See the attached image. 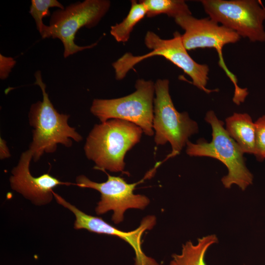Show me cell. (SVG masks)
<instances>
[{
	"label": "cell",
	"mask_w": 265,
	"mask_h": 265,
	"mask_svg": "<svg viewBox=\"0 0 265 265\" xmlns=\"http://www.w3.org/2000/svg\"><path fill=\"white\" fill-rule=\"evenodd\" d=\"M0 79H5L8 76L16 61L12 57H5L0 54Z\"/></svg>",
	"instance_id": "cell-19"
},
{
	"label": "cell",
	"mask_w": 265,
	"mask_h": 265,
	"mask_svg": "<svg viewBox=\"0 0 265 265\" xmlns=\"http://www.w3.org/2000/svg\"><path fill=\"white\" fill-rule=\"evenodd\" d=\"M225 129L244 154L255 155L256 126L255 122L248 114L234 113L226 119Z\"/></svg>",
	"instance_id": "cell-13"
},
{
	"label": "cell",
	"mask_w": 265,
	"mask_h": 265,
	"mask_svg": "<svg viewBox=\"0 0 265 265\" xmlns=\"http://www.w3.org/2000/svg\"><path fill=\"white\" fill-rule=\"evenodd\" d=\"M144 43L151 50L149 53L134 56L127 53L112 63L116 80L124 79L128 72L139 62L158 55L182 69L191 79L192 84L199 89L207 93L212 91L206 88L209 80V66L198 63L192 59L184 46L179 32H174L171 39H163L154 32L148 31L144 38Z\"/></svg>",
	"instance_id": "cell-4"
},
{
	"label": "cell",
	"mask_w": 265,
	"mask_h": 265,
	"mask_svg": "<svg viewBox=\"0 0 265 265\" xmlns=\"http://www.w3.org/2000/svg\"><path fill=\"white\" fill-rule=\"evenodd\" d=\"M11 156L9 148L5 140L0 138V159L3 160Z\"/></svg>",
	"instance_id": "cell-20"
},
{
	"label": "cell",
	"mask_w": 265,
	"mask_h": 265,
	"mask_svg": "<svg viewBox=\"0 0 265 265\" xmlns=\"http://www.w3.org/2000/svg\"><path fill=\"white\" fill-rule=\"evenodd\" d=\"M32 159V152L29 149L22 153L17 165L11 171L10 186L12 189L34 204H47L54 197L53 188L58 186H69L72 184L61 182L49 173L36 177L33 176L29 170Z\"/></svg>",
	"instance_id": "cell-12"
},
{
	"label": "cell",
	"mask_w": 265,
	"mask_h": 265,
	"mask_svg": "<svg viewBox=\"0 0 265 265\" xmlns=\"http://www.w3.org/2000/svg\"><path fill=\"white\" fill-rule=\"evenodd\" d=\"M143 132L139 126L121 119L95 124L86 138L85 155L95 169L123 172L126 154L140 141Z\"/></svg>",
	"instance_id": "cell-1"
},
{
	"label": "cell",
	"mask_w": 265,
	"mask_h": 265,
	"mask_svg": "<svg viewBox=\"0 0 265 265\" xmlns=\"http://www.w3.org/2000/svg\"><path fill=\"white\" fill-rule=\"evenodd\" d=\"M209 17L251 42H265V7L256 0H201Z\"/></svg>",
	"instance_id": "cell-8"
},
{
	"label": "cell",
	"mask_w": 265,
	"mask_h": 265,
	"mask_svg": "<svg viewBox=\"0 0 265 265\" xmlns=\"http://www.w3.org/2000/svg\"><path fill=\"white\" fill-rule=\"evenodd\" d=\"M135 87L133 93L123 97L94 99L90 111L101 123L112 119L125 120L140 127L146 135L153 136L155 83L139 79Z\"/></svg>",
	"instance_id": "cell-6"
},
{
	"label": "cell",
	"mask_w": 265,
	"mask_h": 265,
	"mask_svg": "<svg viewBox=\"0 0 265 265\" xmlns=\"http://www.w3.org/2000/svg\"><path fill=\"white\" fill-rule=\"evenodd\" d=\"M169 86L167 79H158L155 83L153 121L155 142L157 145L168 142L172 148L164 160L179 155L189 137L198 132L197 122L190 118L188 113L179 112L174 106Z\"/></svg>",
	"instance_id": "cell-5"
},
{
	"label": "cell",
	"mask_w": 265,
	"mask_h": 265,
	"mask_svg": "<svg viewBox=\"0 0 265 265\" xmlns=\"http://www.w3.org/2000/svg\"><path fill=\"white\" fill-rule=\"evenodd\" d=\"M147 15V9L141 1L131 0V6L127 16L120 23L112 26L110 34L118 42H127L134 27Z\"/></svg>",
	"instance_id": "cell-15"
},
{
	"label": "cell",
	"mask_w": 265,
	"mask_h": 265,
	"mask_svg": "<svg viewBox=\"0 0 265 265\" xmlns=\"http://www.w3.org/2000/svg\"><path fill=\"white\" fill-rule=\"evenodd\" d=\"M265 159V153L263 156V159Z\"/></svg>",
	"instance_id": "cell-21"
},
{
	"label": "cell",
	"mask_w": 265,
	"mask_h": 265,
	"mask_svg": "<svg viewBox=\"0 0 265 265\" xmlns=\"http://www.w3.org/2000/svg\"><path fill=\"white\" fill-rule=\"evenodd\" d=\"M51 7L63 9L64 6L57 0H31L29 12L35 21L37 30L42 38H48L49 26L44 24L43 19L49 16Z\"/></svg>",
	"instance_id": "cell-17"
},
{
	"label": "cell",
	"mask_w": 265,
	"mask_h": 265,
	"mask_svg": "<svg viewBox=\"0 0 265 265\" xmlns=\"http://www.w3.org/2000/svg\"><path fill=\"white\" fill-rule=\"evenodd\" d=\"M110 6L109 0H85L57 9L51 16L48 38H57L62 42L64 58L93 48L98 42L85 46L77 45L76 34L81 27L89 28L97 26Z\"/></svg>",
	"instance_id": "cell-7"
},
{
	"label": "cell",
	"mask_w": 265,
	"mask_h": 265,
	"mask_svg": "<svg viewBox=\"0 0 265 265\" xmlns=\"http://www.w3.org/2000/svg\"><path fill=\"white\" fill-rule=\"evenodd\" d=\"M175 23L185 32L181 35L184 46L187 51L198 48H214L221 54L223 47L235 43L240 36L235 31L211 18L198 19L186 15L175 19Z\"/></svg>",
	"instance_id": "cell-11"
},
{
	"label": "cell",
	"mask_w": 265,
	"mask_h": 265,
	"mask_svg": "<svg viewBox=\"0 0 265 265\" xmlns=\"http://www.w3.org/2000/svg\"><path fill=\"white\" fill-rule=\"evenodd\" d=\"M205 120L212 129V139L210 142L199 139L196 143L188 141L186 153L191 157H208L215 159L228 169L227 175L221 182L225 188L236 185L244 190L253 183V176L246 166L244 153L235 141L229 135L224 123L212 110L207 112Z\"/></svg>",
	"instance_id": "cell-3"
},
{
	"label": "cell",
	"mask_w": 265,
	"mask_h": 265,
	"mask_svg": "<svg viewBox=\"0 0 265 265\" xmlns=\"http://www.w3.org/2000/svg\"><path fill=\"white\" fill-rule=\"evenodd\" d=\"M107 175V180L103 183L91 181L85 175L76 178V185L81 188H89L98 191L101 199L95 209L98 215L113 211L111 220L116 224L124 219V214L129 209H144L150 203L149 199L145 195L134 194L133 190L141 181L133 184L127 183L120 177Z\"/></svg>",
	"instance_id": "cell-9"
},
{
	"label": "cell",
	"mask_w": 265,
	"mask_h": 265,
	"mask_svg": "<svg viewBox=\"0 0 265 265\" xmlns=\"http://www.w3.org/2000/svg\"><path fill=\"white\" fill-rule=\"evenodd\" d=\"M34 76V84L40 87L43 95L42 101L32 104L28 112L29 123L33 128L32 139L28 149L32 152V159L36 162L44 153L55 152L58 144L70 148L73 141L80 142L82 137L69 125L70 116L60 113L53 106L46 92L41 72L36 71Z\"/></svg>",
	"instance_id": "cell-2"
},
{
	"label": "cell",
	"mask_w": 265,
	"mask_h": 265,
	"mask_svg": "<svg viewBox=\"0 0 265 265\" xmlns=\"http://www.w3.org/2000/svg\"><path fill=\"white\" fill-rule=\"evenodd\" d=\"M215 235H210L198 239L196 244L190 241L183 245L180 254H173L169 265H206L205 254L209 248L218 242Z\"/></svg>",
	"instance_id": "cell-14"
},
{
	"label": "cell",
	"mask_w": 265,
	"mask_h": 265,
	"mask_svg": "<svg viewBox=\"0 0 265 265\" xmlns=\"http://www.w3.org/2000/svg\"><path fill=\"white\" fill-rule=\"evenodd\" d=\"M147 9V15L152 18L164 14L176 19L192 15L185 1L183 0H141Z\"/></svg>",
	"instance_id": "cell-16"
},
{
	"label": "cell",
	"mask_w": 265,
	"mask_h": 265,
	"mask_svg": "<svg viewBox=\"0 0 265 265\" xmlns=\"http://www.w3.org/2000/svg\"><path fill=\"white\" fill-rule=\"evenodd\" d=\"M56 201L68 209L75 215L74 228L85 229L98 234L115 236L122 238L133 248L135 254V265H159L155 259L147 256L141 248V237L146 230H151L156 224V218L154 215H148L142 220L140 226L135 230L126 232L110 225L102 218L87 214L67 202L56 193L53 194Z\"/></svg>",
	"instance_id": "cell-10"
},
{
	"label": "cell",
	"mask_w": 265,
	"mask_h": 265,
	"mask_svg": "<svg viewBox=\"0 0 265 265\" xmlns=\"http://www.w3.org/2000/svg\"><path fill=\"white\" fill-rule=\"evenodd\" d=\"M256 130V151L255 156L263 160L265 153V115L259 117L255 122Z\"/></svg>",
	"instance_id": "cell-18"
}]
</instances>
